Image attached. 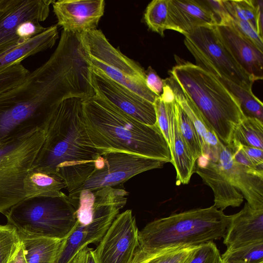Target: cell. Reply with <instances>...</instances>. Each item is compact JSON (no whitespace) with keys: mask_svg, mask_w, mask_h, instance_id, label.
<instances>
[{"mask_svg":"<svg viewBox=\"0 0 263 263\" xmlns=\"http://www.w3.org/2000/svg\"><path fill=\"white\" fill-rule=\"evenodd\" d=\"M78 35L62 30L47 61L0 95V143L43 129L49 116L65 100L95 95Z\"/></svg>","mask_w":263,"mask_h":263,"instance_id":"cell-1","label":"cell"},{"mask_svg":"<svg viewBox=\"0 0 263 263\" xmlns=\"http://www.w3.org/2000/svg\"><path fill=\"white\" fill-rule=\"evenodd\" d=\"M82 100L66 99L49 116L43 127L44 143L31 168L59 177L69 194L89 177L101 155L88 135Z\"/></svg>","mask_w":263,"mask_h":263,"instance_id":"cell-2","label":"cell"},{"mask_svg":"<svg viewBox=\"0 0 263 263\" xmlns=\"http://www.w3.org/2000/svg\"><path fill=\"white\" fill-rule=\"evenodd\" d=\"M82 106L88 135L101 155L124 152L171 162L169 146L157 124H143L96 94L82 100Z\"/></svg>","mask_w":263,"mask_h":263,"instance_id":"cell-3","label":"cell"},{"mask_svg":"<svg viewBox=\"0 0 263 263\" xmlns=\"http://www.w3.org/2000/svg\"><path fill=\"white\" fill-rule=\"evenodd\" d=\"M170 71L196 105L217 137L229 146L234 128L245 117L237 99L210 72L190 62L175 58Z\"/></svg>","mask_w":263,"mask_h":263,"instance_id":"cell-4","label":"cell"},{"mask_svg":"<svg viewBox=\"0 0 263 263\" xmlns=\"http://www.w3.org/2000/svg\"><path fill=\"white\" fill-rule=\"evenodd\" d=\"M230 219L213 205L156 219L139 230L138 248L152 253L214 242L224 237Z\"/></svg>","mask_w":263,"mask_h":263,"instance_id":"cell-5","label":"cell"},{"mask_svg":"<svg viewBox=\"0 0 263 263\" xmlns=\"http://www.w3.org/2000/svg\"><path fill=\"white\" fill-rule=\"evenodd\" d=\"M77 208L68 195L25 198L5 214L8 223L26 236L63 240L75 228Z\"/></svg>","mask_w":263,"mask_h":263,"instance_id":"cell-6","label":"cell"},{"mask_svg":"<svg viewBox=\"0 0 263 263\" xmlns=\"http://www.w3.org/2000/svg\"><path fill=\"white\" fill-rule=\"evenodd\" d=\"M79 38L85 60L91 69L154 103L158 96L146 86L145 70L113 46L101 30L83 32Z\"/></svg>","mask_w":263,"mask_h":263,"instance_id":"cell-7","label":"cell"},{"mask_svg":"<svg viewBox=\"0 0 263 263\" xmlns=\"http://www.w3.org/2000/svg\"><path fill=\"white\" fill-rule=\"evenodd\" d=\"M45 140L37 129L22 137L0 143V213L6 214L25 198L24 180Z\"/></svg>","mask_w":263,"mask_h":263,"instance_id":"cell-8","label":"cell"},{"mask_svg":"<svg viewBox=\"0 0 263 263\" xmlns=\"http://www.w3.org/2000/svg\"><path fill=\"white\" fill-rule=\"evenodd\" d=\"M89 191L91 221H77L71 233L62 241L54 263H72L77 254L89 244L99 242L126 204L128 193L124 189L106 187Z\"/></svg>","mask_w":263,"mask_h":263,"instance_id":"cell-9","label":"cell"},{"mask_svg":"<svg viewBox=\"0 0 263 263\" xmlns=\"http://www.w3.org/2000/svg\"><path fill=\"white\" fill-rule=\"evenodd\" d=\"M161 160L119 152L101 154L95 161L94 168L82 184L73 192L95 191L122 184L141 173L162 167Z\"/></svg>","mask_w":263,"mask_h":263,"instance_id":"cell-10","label":"cell"},{"mask_svg":"<svg viewBox=\"0 0 263 263\" xmlns=\"http://www.w3.org/2000/svg\"><path fill=\"white\" fill-rule=\"evenodd\" d=\"M184 36V42L204 57L221 74L252 91L255 79L235 60L221 40L216 26L197 27Z\"/></svg>","mask_w":263,"mask_h":263,"instance_id":"cell-11","label":"cell"},{"mask_svg":"<svg viewBox=\"0 0 263 263\" xmlns=\"http://www.w3.org/2000/svg\"><path fill=\"white\" fill-rule=\"evenodd\" d=\"M138 232L132 210L119 214L95 250L98 263H131L138 247Z\"/></svg>","mask_w":263,"mask_h":263,"instance_id":"cell-12","label":"cell"},{"mask_svg":"<svg viewBox=\"0 0 263 263\" xmlns=\"http://www.w3.org/2000/svg\"><path fill=\"white\" fill-rule=\"evenodd\" d=\"M53 0H0V53L22 42L17 35L20 26L48 16Z\"/></svg>","mask_w":263,"mask_h":263,"instance_id":"cell-13","label":"cell"},{"mask_svg":"<svg viewBox=\"0 0 263 263\" xmlns=\"http://www.w3.org/2000/svg\"><path fill=\"white\" fill-rule=\"evenodd\" d=\"M90 71V83L95 94L143 124L151 126L157 124L153 103L138 96L102 73L91 68Z\"/></svg>","mask_w":263,"mask_h":263,"instance_id":"cell-14","label":"cell"},{"mask_svg":"<svg viewBox=\"0 0 263 263\" xmlns=\"http://www.w3.org/2000/svg\"><path fill=\"white\" fill-rule=\"evenodd\" d=\"M57 25L63 30L76 34L97 29L103 15L104 0L54 1L52 4Z\"/></svg>","mask_w":263,"mask_h":263,"instance_id":"cell-15","label":"cell"},{"mask_svg":"<svg viewBox=\"0 0 263 263\" xmlns=\"http://www.w3.org/2000/svg\"><path fill=\"white\" fill-rule=\"evenodd\" d=\"M224 177L255 210H263V177L235 162L230 148L222 144L217 161Z\"/></svg>","mask_w":263,"mask_h":263,"instance_id":"cell-16","label":"cell"},{"mask_svg":"<svg viewBox=\"0 0 263 263\" xmlns=\"http://www.w3.org/2000/svg\"><path fill=\"white\" fill-rule=\"evenodd\" d=\"M217 25L204 0H168L167 30L185 35L197 27Z\"/></svg>","mask_w":263,"mask_h":263,"instance_id":"cell-17","label":"cell"},{"mask_svg":"<svg viewBox=\"0 0 263 263\" xmlns=\"http://www.w3.org/2000/svg\"><path fill=\"white\" fill-rule=\"evenodd\" d=\"M223 238L227 249L263 241V210H255L246 202L239 212L230 215Z\"/></svg>","mask_w":263,"mask_h":263,"instance_id":"cell-18","label":"cell"},{"mask_svg":"<svg viewBox=\"0 0 263 263\" xmlns=\"http://www.w3.org/2000/svg\"><path fill=\"white\" fill-rule=\"evenodd\" d=\"M217 32L226 46L239 65L255 81L263 78V51L242 36L232 26H216Z\"/></svg>","mask_w":263,"mask_h":263,"instance_id":"cell-19","label":"cell"},{"mask_svg":"<svg viewBox=\"0 0 263 263\" xmlns=\"http://www.w3.org/2000/svg\"><path fill=\"white\" fill-rule=\"evenodd\" d=\"M195 173L213 191L214 206L223 211L226 208L239 206L243 200L242 194L223 176L217 162L202 156L196 162Z\"/></svg>","mask_w":263,"mask_h":263,"instance_id":"cell-20","label":"cell"},{"mask_svg":"<svg viewBox=\"0 0 263 263\" xmlns=\"http://www.w3.org/2000/svg\"><path fill=\"white\" fill-rule=\"evenodd\" d=\"M164 81L172 88L176 102L192 121L200 139L202 156H207L211 160L217 162L220 147L223 144L174 78L170 74V77Z\"/></svg>","mask_w":263,"mask_h":263,"instance_id":"cell-21","label":"cell"},{"mask_svg":"<svg viewBox=\"0 0 263 263\" xmlns=\"http://www.w3.org/2000/svg\"><path fill=\"white\" fill-rule=\"evenodd\" d=\"M167 103L171 133L169 146L171 162L176 172V185L186 184L195 173L196 161L194 160L180 132L177 121L175 100Z\"/></svg>","mask_w":263,"mask_h":263,"instance_id":"cell-22","label":"cell"},{"mask_svg":"<svg viewBox=\"0 0 263 263\" xmlns=\"http://www.w3.org/2000/svg\"><path fill=\"white\" fill-rule=\"evenodd\" d=\"M186 48L193 55L196 65L210 72L238 100L245 116L263 122V104L252 91H249L221 74L200 53L190 45Z\"/></svg>","mask_w":263,"mask_h":263,"instance_id":"cell-23","label":"cell"},{"mask_svg":"<svg viewBox=\"0 0 263 263\" xmlns=\"http://www.w3.org/2000/svg\"><path fill=\"white\" fill-rule=\"evenodd\" d=\"M59 37L58 25H52L29 40L1 52L0 71L21 63L22 61L31 55L51 48Z\"/></svg>","mask_w":263,"mask_h":263,"instance_id":"cell-24","label":"cell"},{"mask_svg":"<svg viewBox=\"0 0 263 263\" xmlns=\"http://www.w3.org/2000/svg\"><path fill=\"white\" fill-rule=\"evenodd\" d=\"M19 235L27 263H54L62 240Z\"/></svg>","mask_w":263,"mask_h":263,"instance_id":"cell-25","label":"cell"},{"mask_svg":"<svg viewBox=\"0 0 263 263\" xmlns=\"http://www.w3.org/2000/svg\"><path fill=\"white\" fill-rule=\"evenodd\" d=\"M63 181L58 176L31 170L24 180L25 197L35 196H60L65 193Z\"/></svg>","mask_w":263,"mask_h":263,"instance_id":"cell-26","label":"cell"},{"mask_svg":"<svg viewBox=\"0 0 263 263\" xmlns=\"http://www.w3.org/2000/svg\"><path fill=\"white\" fill-rule=\"evenodd\" d=\"M200 245L146 252L137 248L131 263H190Z\"/></svg>","mask_w":263,"mask_h":263,"instance_id":"cell-27","label":"cell"},{"mask_svg":"<svg viewBox=\"0 0 263 263\" xmlns=\"http://www.w3.org/2000/svg\"><path fill=\"white\" fill-rule=\"evenodd\" d=\"M229 12L233 18L249 23L262 37V1H228Z\"/></svg>","mask_w":263,"mask_h":263,"instance_id":"cell-28","label":"cell"},{"mask_svg":"<svg viewBox=\"0 0 263 263\" xmlns=\"http://www.w3.org/2000/svg\"><path fill=\"white\" fill-rule=\"evenodd\" d=\"M231 142L263 149V122L246 117L234 128Z\"/></svg>","mask_w":263,"mask_h":263,"instance_id":"cell-29","label":"cell"},{"mask_svg":"<svg viewBox=\"0 0 263 263\" xmlns=\"http://www.w3.org/2000/svg\"><path fill=\"white\" fill-rule=\"evenodd\" d=\"M175 108L180 132L196 161L202 155L200 137L192 121L176 101Z\"/></svg>","mask_w":263,"mask_h":263,"instance_id":"cell-30","label":"cell"},{"mask_svg":"<svg viewBox=\"0 0 263 263\" xmlns=\"http://www.w3.org/2000/svg\"><path fill=\"white\" fill-rule=\"evenodd\" d=\"M168 0H153L147 6L144 20L148 28L161 36L167 30Z\"/></svg>","mask_w":263,"mask_h":263,"instance_id":"cell-31","label":"cell"},{"mask_svg":"<svg viewBox=\"0 0 263 263\" xmlns=\"http://www.w3.org/2000/svg\"><path fill=\"white\" fill-rule=\"evenodd\" d=\"M222 262L259 263L263 261V241L233 249H227L221 255Z\"/></svg>","mask_w":263,"mask_h":263,"instance_id":"cell-32","label":"cell"},{"mask_svg":"<svg viewBox=\"0 0 263 263\" xmlns=\"http://www.w3.org/2000/svg\"><path fill=\"white\" fill-rule=\"evenodd\" d=\"M21 243L19 233L13 225H0V263H8Z\"/></svg>","mask_w":263,"mask_h":263,"instance_id":"cell-33","label":"cell"},{"mask_svg":"<svg viewBox=\"0 0 263 263\" xmlns=\"http://www.w3.org/2000/svg\"><path fill=\"white\" fill-rule=\"evenodd\" d=\"M30 71L21 63L0 71V95L21 83Z\"/></svg>","mask_w":263,"mask_h":263,"instance_id":"cell-34","label":"cell"},{"mask_svg":"<svg viewBox=\"0 0 263 263\" xmlns=\"http://www.w3.org/2000/svg\"><path fill=\"white\" fill-rule=\"evenodd\" d=\"M153 104L156 115L157 124L168 146H170L171 143V133L167 103L164 102L160 97H157Z\"/></svg>","mask_w":263,"mask_h":263,"instance_id":"cell-35","label":"cell"},{"mask_svg":"<svg viewBox=\"0 0 263 263\" xmlns=\"http://www.w3.org/2000/svg\"><path fill=\"white\" fill-rule=\"evenodd\" d=\"M221 255L216 245L210 242L200 245L190 263H222Z\"/></svg>","mask_w":263,"mask_h":263,"instance_id":"cell-36","label":"cell"},{"mask_svg":"<svg viewBox=\"0 0 263 263\" xmlns=\"http://www.w3.org/2000/svg\"><path fill=\"white\" fill-rule=\"evenodd\" d=\"M232 26L242 36L263 51V39L248 22L237 18H233Z\"/></svg>","mask_w":263,"mask_h":263,"instance_id":"cell-37","label":"cell"},{"mask_svg":"<svg viewBox=\"0 0 263 263\" xmlns=\"http://www.w3.org/2000/svg\"><path fill=\"white\" fill-rule=\"evenodd\" d=\"M204 1L214 15L217 22V26L227 25L232 22V17L228 9V0Z\"/></svg>","mask_w":263,"mask_h":263,"instance_id":"cell-38","label":"cell"},{"mask_svg":"<svg viewBox=\"0 0 263 263\" xmlns=\"http://www.w3.org/2000/svg\"><path fill=\"white\" fill-rule=\"evenodd\" d=\"M145 75L146 86L152 92L160 97L163 92L164 80L162 79L151 66L145 70Z\"/></svg>","mask_w":263,"mask_h":263,"instance_id":"cell-39","label":"cell"},{"mask_svg":"<svg viewBox=\"0 0 263 263\" xmlns=\"http://www.w3.org/2000/svg\"><path fill=\"white\" fill-rule=\"evenodd\" d=\"M241 148L252 162L257 168L263 170V149L242 145Z\"/></svg>","mask_w":263,"mask_h":263,"instance_id":"cell-40","label":"cell"},{"mask_svg":"<svg viewBox=\"0 0 263 263\" xmlns=\"http://www.w3.org/2000/svg\"><path fill=\"white\" fill-rule=\"evenodd\" d=\"M72 263H98L95 250L88 246L83 248L77 254Z\"/></svg>","mask_w":263,"mask_h":263,"instance_id":"cell-41","label":"cell"},{"mask_svg":"<svg viewBox=\"0 0 263 263\" xmlns=\"http://www.w3.org/2000/svg\"><path fill=\"white\" fill-rule=\"evenodd\" d=\"M8 263H27L24 255L21 242Z\"/></svg>","mask_w":263,"mask_h":263,"instance_id":"cell-42","label":"cell"},{"mask_svg":"<svg viewBox=\"0 0 263 263\" xmlns=\"http://www.w3.org/2000/svg\"><path fill=\"white\" fill-rule=\"evenodd\" d=\"M222 263H228V262H222Z\"/></svg>","mask_w":263,"mask_h":263,"instance_id":"cell-43","label":"cell"},{"mask_svg":"<svg viewBox=\"0 0 263 263\" xmlns=\"http://www.w3.org/2000/svg\"><path fill=\"white\" fill-rule=\"evenodd\" d=\"M259 263H263V261H262V262H259Z\"/></svg>","mask_w":263,"mask_h":263,"instance_id":"cell-44","label":"cell"}]
</instances>
